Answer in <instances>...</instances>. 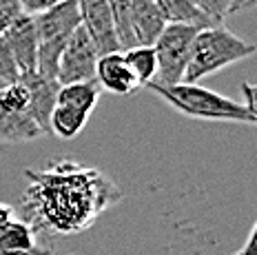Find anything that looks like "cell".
Listing matches in <instances>:
<instances>
[{
  "instance_id": "cell-15",
  "label": "cell",
  "mask_w": 257,
  "mask_h": 255,
  "mask_svg": "<svg viewBox=\"0 0 257 255\" xmlns=\"http://www.w3.org/2000/svg\"><path fill=\"white\" fill-rule=\"evenodd\" d=\"M89 118H91L89 113H84V111H80L76 107L56 102V107L51 111V118H49V134L62 138V140H73L87 126Z\"/></svg>"
},
{
  "instance_id": "cell-14",
  "label": "cell",
  "mask_w": 257,
  "mask_h": 255,
  "mask_svg": "<svg viewBox=\"0 0 257 255\" xmlns=\"http://www.w3.org/2000/svg\"><path fill=\"white\" fill-rule=\"evenodd\" d=\"M158 5L162 7L167 23L191 25V27H197V29H206L217 25L197 7L195 0H158Z\"/></svg>"
},
{
  "instance_id": "cell-7",
  "label": "cell",
  "mask_w": 257,
  "mask_h": 255,
  "mask_svg": "<svg viewBox=\"0 0 257 255\" xmlns=\"http://www.w3.org/2000/svg\"><path fill=\"white\" fill-rule=\"evenodd\" d=\"M80 7V25L95 42L100 56L120 51V40L115 34L113 9L109 0H78Z\"/></svg>"
},
{
  "instance_id": "cell-3",
  "label": "cell",
  "mask_w": 257,
  "mask_h": 255,
  "mask_svg": "<svg viewBox=\"0 0 257 255\" xmlns=\"http://www.w3.org/2000/svg\"><path fill=\"white\" fill-rule=\"evenodd\" d=\"M255 56V45L242 40L228 31L224 25H213V27L200 29L193 38L189 62H186L184 80L189 84H197L202 78L213 76L222 69L231 67L233 62L246 60Z\"/></svg>"
},
{
  "instance_id": "cell-13",
  "label": "cell",
  "mask_w": 257,
  "mask_h": 255,
  "mask_svg": "<svg viewBox=\"0 0 257 255\" xmlns=\"http://www.w3.org/2000/svg\"><path fill=\"white\" fill-rule=\"evenodd\" d=\"M45 134L29 111H9L0 104V142L7 145H23V142L38 140Z\"/></svg>"
},
{
  "instance_id": "cell-21",
  "label": "cell",
  "mask_w": 257,
  "mask_h": 255,
  "mask_svg": "<svg viewBox=\"0 0 257 255\" xmlns=\"http://www.w3.org/2000/svg\"><path fill=\"white\" fill-rule=\"evenodd\" d=\"M58 3H62V0H20V5H23V12L27 16L42 14V12L51 9L53 5H58Z\"/></svg>"
},
{
  "instance_id": "cell-6",
  "label": "cell",
  "mask_w": 257,
  "mask_h": 255,
  "mask_svg": "<svg viewBox=\"0 0 257 255\" xmlns=\"http://www.w3.org/2000/svg\"><path fill=\"white\" fill-rule=\"evenodd\" d=\"M98 58H100V54H98V49H95V42L91 40V36L84 31L82 25H80L62 49L56 80L60 84L95 80Z\"/></svg>"
},
{
  "instance_id": "cell-25",
  "label": "cell",
  "mask_w": 257,
  "mask_h": 255,
  "mask_svg": "<svg viewBox=\"0 0 257 255\" xmlns=\"http://www.w3.org/2000/svg\"><path fill=\"white\" fill-rule=\"evenodd\" d=\"M255 0H231L228 3V14H237V12H244V9L253 7Z\"/></svg>"
},
{
  "instance_id": "cell-23",
  "label": "cell",
  "mask_w": 257,
  "mask_h": 255,
  "mask_svg": "<svg viewBox=\"0 0 257 255\" xmlns=\"http://www.w3.org/2000/svg\"><path fill=\"white\" fill-rule=\"evenodd\" d=\"M16 211H14V206H9V204H5V202H0V233L3 231H7L9 224L16 220Z\"/></svg>"
},
{
  "instance_id": "cell-22",
  "label": "cell",
  "mask_w": 257,
  "mask_h": 255,
  "mask_svg": "<svg viewBox=\"0 0 257 255\" xmlns=\"http://www.w3.org/2000/svg\"><path fill=\"white\" fill-rule=\"evenodd\" d=\"M233 255H257V226L253 224L248 231V237H246L244 246L239 251H235Z\"/></svg>"
},
{
  "instance_id": "cell-16",
  "label": "cell",
  "mask_w": 257,
  "mask_h": 255,
  "mask_svg": "<svg viewBox=\"0 0 257 255\" xmlns=\"http://www.w3.org/2000/svg\"><path fill=\"white\" fill-rule=\"evenodd\" d=\"M100 100V84L95 80L87 82H71V84H60L58 89V104H69V107H76L84 113H93L95 104Z\"/></svg>"
},
{
  "instance_id": "cell-5",
  "label": "cell",
  "mask_w": 257,
  "mask_h": 255,
  "mask_svg": "<svg viewBox=\"0 0 257 255\" xmlns=\"http://www.w3.org/2000/svg\"><path fill=\"white\" fill-rule=\"evenodd\" d=\"M197 31L200 29L191 27V25L167 23V27L153 42L155 60H158V73H155L153 82L169 87V84H178L184 80L191 45Z\"/></svg>"
},
{
  "instance_id": "cell-17",
  "label": "cell",
  "mask_w": 257,
  "mask_h": 255,
  "mask_svg": "<svg viewBox=\"0 0 257 255\" xmlns=\"http://www.w3.org/2000/svg\"><path fill=\"white\" fill-rule=\"evenodd\" d=\"M126 60L128 69L133 71L136 80L140 87H147L149 82L155 80V73H158V60H155V49L153 47H131L126 49V54H122Z\"/></svg>"
},
{
  "instance_id": "cell-20",
  "label": "cell",
  "mask_w": 257,
  "mask_h": 255,
  "mask_svg": "<svg viewBox=\"0 0 257 255\" xmlns=\"http://www.w3.org/2000/svg\"><path fill=\"white\" fill-rule=\"evenodd\" d=\"M23 5L20 0H0V34L23 16Z\"/></svg>"
},
{
  "instance_id": "cell-8",
  "label": "cell",
  "mask_w": 257,
  "mask_h": 255,
  "mask_svg": "<svg viewBox=\"0 0 257 255\" xmlns=\"http://www.w3.org/2000/svg\"><path fill=\"white\" fill-rule=\"evenodd\" d=\"M167 27L162 7L158 0H131L128 5V31L133 47H153L162 29Z\"/></svg>"
},
{
  "instance_id": "cell-9",
  "label": "cell",
  "mask_w": 257,
  "mask_h": 255,
  "mask_svg": "<svg viewBox=\"0 0 257 255\" xmlns=\"http://www.w3.org/2000/svg\"><path fill=\"white\" fill-rule=\"evenodd\" d=\"M0 36L7 40L16 65H18L20 76L34 73L36 71V56H38V36H36V27H34V16L23 14Z\"/></svg>"
},
{
  "instance_id": "cell-2",
  "label": "cell",
  "mask_w": 257,
  "mask_h": 255,
  "mask_svg": "<svg viewBox=\"0 0 257 255\" xmlns=\"http://www.w3.org/2000/svg\"><path fill=\"white\" fill-rule=\"evenodd\" d=\"M153 93H158L169 107H173L178 113L193 120H211V122H237V124H255L257 113L248 111L242 102L231 100L226 95L206 89L202 84H147Z\"/></svg>"
},
{
  "instance_id": "cell-4",
  "label": "cell",
  "mask_w": 257,
  "mask_h": 255,
  "mask_svg": "<svg viewBox=\"0 0 257 255\" xmlns=\"http://www.w3.org/2000/svg\"><path fill=\"white\" fill-rule=\"evenodd\" d=\"M34 27L38 36V56H36V73L42 78L56 80L58 62L62 49L71 34L80 27L78 0H62L51 9L34 16Z\"/></svg>"
},
{
  "instance_id": "cell-12",
  "label": "cell",
  "mask_w": 257,
  "mask_h": 255,
  "mask_svg": "<svg viewBox=\"0 0 257 255\" xmlns=\"http://www.w3.org/2000/svg\"><path fill=\"white\" fill-rule=\"evenodd\" d=\"M0 255H58L40 246L38 233L25 217H16L7 231L0 233Z\"/></svg>"
},
{
  "instance_id": "cell-10",
  "label": "cell",
  "mask_w": 257,
  "mask_h": 255,
  "mask_svg": "<svg viewBox=\"0 0 257 255\" xmlns=\"http://www.w3.org/2000/svg\"><path fill=\"white\" fill-rule=\"evenodd\" d=\"M27 91H29V113L36 120V124L40 126V131L45 136H49V118L51 111L56 107V98H58V89L60 82L49 80V78H42L38 73H25L20 76V80Z\"/></svg>"
},
{
  "instance_id": "cell-18",
  "label": "cell",
  "mask_w": 257,
  "mask_h": 255,
  "mask_svg": "<svg viewBox=\"0 0 257 255\" xmlns=\"http://www.w3.org/2000/svg\"><path fill=\"white\" fill-rule=\"evenodd\" d=\"M20 80L18 65L14 60V54L9 49L7 40L0 36V84H12Z\"/></svg>"
},
{
  "instance_id": "cell-24",
  "label": "cell",
  "mask_w": 257,
  "mask_h": 255,
  "mask_svg": "<svg viewBox=\"0 0 257 255\" xmlns=\"http://www.w3.org/2000/svg\"><path fill=\"white\" fill-rule=\"evenodd\" d=\"M242 91H244V107L248 111H253V113H257V107H255V87L253 82H242Z\"/></svg>"
},
{
  "instance_id": "cell-26",
  "label": "cell",
  "mask_w": 257,
  "mask_h": 255,
  "mask_svg": "<svg viewBox=\"0 0 257 255\" xmlns=\"http://www.w3.org/2000/svg\"><path fill=\"white\" fill-rule=\"evenodd\" d=\"M0 87H3V84H0Z\"/></svg>"
},
{
  "instance_id": "cell-1",
  "label": "cell",
  "mask_w": 257,
  "mask_h": 255,
  "mask_svg": "<svg viewBox=\"0 0 257 255\" xmlns=\"http://www.w3.org/2000/svg\"><path fill=\"white\" fill-rule=\"evenodd\" d=\"M25 220L38 235H78L122 200L120 187L109 175L73 160L25 169Z\"/></svg>"
},
{
  "instance_id": "cell-11",
  "label": "cell",
  "mask_w": 257,
  "mask_h": 255,
  "mask_svg": "<svg viewBox=\"0 0 257 255\" xmlns=\"http://www.w3.org/2000/svg\"><path fill=\"white\" fill-rule=\"evenodd\" d=\"M95 82L100 84V89L115 93V95H131L133 91L140 89L133 71L128 69L124 56L120 51L113 54H104L98 58L95 65Z\"/></svg>"
},
{
  "instance_id": "cell-19",
  "label": "cell",
  "mask_w": 257,
  "mask_h": 255,
  "mask_svg": "<svg viewBox=\"0 0 257 255\" xmlns=\"http://www.w3.org/2000/svg\"><path fill=\"white\" fill-rule=\"evenodd\" d=\"M228 3L231 0H195L197 7L217 25H222L224 16H228Z\"/></svg>"
}]
</instances>
